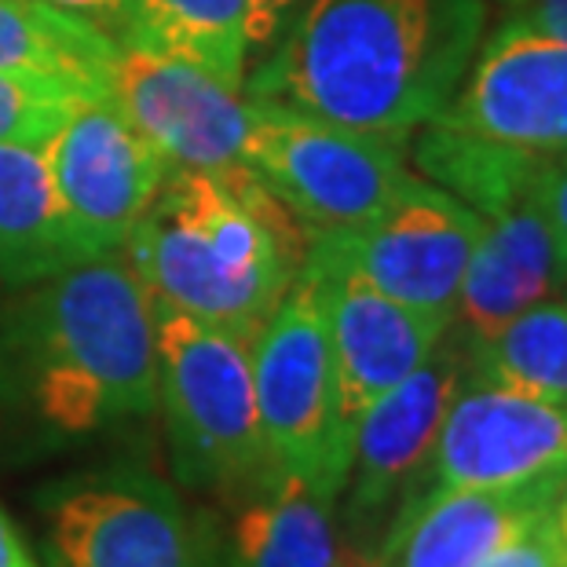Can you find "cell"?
Wrapping results in <instances>:
<instances>
[{"mask_svg":"<svg viewBox=\"0 0 567 567\" xmlns=\"http://www.w3.org/2000/svg\"><path fill=\"white\" fill-rule=\"evenodd\" d=\"M484 0H297L246 95L410 143L462 84Z\"/></svg>","mask_w":567,"mask_h":567,"instance_id":"1","label":"cell"},{"mask_svg":"<svg viewBox=\"0 0 567 567\" xmlns=\"http://www.w3.org/2000/svg\"><path fill=\"white\" fill-rule=\"evenodd\" d=\"M0 406L55 446L158 410L154 305L122 249L11 293L0 308Z\"/></svg>","mask_w":567,"mask_h":567,"instance_id":"2","label":"cell"},{"mask_svg":"<svg viewBox=\"0 0 567 567\" xmlns=\"http://www.w3.org/2000/svg\"><path fill=\"white\" fill-rule=\"evenodd\" d=\"M308 243L252 168L227 176L168 168L122 252L154 308L257 344L305 268Z\"/></svg>","mask_w":567,"mask_h":567,"instance_id":"3","label":"cell"},{"mask_svg":"<svg viewBox=\"0 0 567 567\" xmlns=\"http://www.w3.org/2000/svg\"><path fill=\"white\" fill-rule=\"evenodd\" d=\"M154 337L176 480L190 491L257 494L275 473L252 389V341L168 308H154Z\"/></svg>","mask_w":567,"mask_h":567,"instance_id":"4","label":"cell"},{"mask_svg":"<svg viewBox=\"0 0 567 567\" xmlns=\"http://www.w3.org/2000/svg\"><path fill=\"white\" fill-rule=\"evenodd\" d=\"M44 567H224L213 516L143 465H103L38 491Z\"/></svg>","mask_w":567,"mask_h":567,"instance_id":"5","label":"cell"},{"mask_svg":"<svg viewBox=\"0 0 567 567\" xmlns=\"http://www.w3.org/2000/svg\"><path fill=\"white\" fill-rule=\"evenodd\" d=\"M252 389L275 476H297L337 502L352 440L337 417L333 355L316 279L300 268L252 344Z\"/></svg>","mask_w":567,"mask_h":567,"instance_id":"6","label":"cell"},{"mask_svg":"<svg viewBox=\"0 0 567 567\" xmlns=\"http://www.w3.org/2000/svg\"><path fill=\"white\" fill-rule=\"evenodd\" d=\"M252 103L246 165L311 235L352 231L373 220L414 173L406 143Z\"/></svg>","mask_w":567,"mask_h":567,"instance_id":"7","label":"cell"},{"mask_svg":"<svg viewBox=\"0 0 567 567\" xmlns=\"http://www.w3.org/2000/svg\"><path fill=\"white\" fill-rule=\"evenodd\" d=\"M480 231L484 216L414 173L373 220L352 231L311 235L305 260L344 268L406 308L454 322Z\"/></svg>","mask_w":567,"mask_h":567,"instance_id":"8","label":"cell"},{"mask_svg":"<svg viewBox=\"0 0 567 567\" xmlns=\"http://www.w3.org/2000/svg\"><path fill=\"white\" fill-rule=\"evenodd\" d=\"M106 100L136 125L168 168L209 176L249 168V95L205 66L117 44Z\"/></svg>","mask_w":567,"mask_h":567,"instance_id":"9","label":"cell"},{"mask_svg":"<svg viewBox=\"0 0 567 567\" xmlns=\"http://www.w3.org/2000/svg\"><path fill=\"white\" fill-rule=\"evenodd\" d=\"M44 154L84 260L122 249L168 176L162 154L106 95L84 100L44 143Z\"/></svg>","mask_w":567,"mask_h":567,"instance_id":"10","label":"cell"},{"mask_svg":"<svg viewBox=\"0 0 567 567\" xmlns=\"http://www.w3.org/2000/svg\"><path fill=\"white\" fill-rule=\"evenodd\" d=\"M535 158L567 154V41L505 19L480 41L451 103L432 117Z\"/></svg>","mask_w":567,"mask_h":567,"instance_id":"11","label":"cell"},{"mask_svg":"<svg viewBox=\"0 0 567 567\" xmlns=\"http://www.w3.org/2000/svg\"><path fill=\"white\" fill-rule=\"evenodd\" d=\"M468 381V348L451 341V330L440 348L403 378L392 392L373 400L352 432V462H348V520L352 527L378 524L384 509L429 468L436 451L446 410Z\"/></svg>","mask_w":567,"mask_h":567,"instance_id":"12","label":"cell"},{"mask_svg":"<svg viewBox=\"0 0 567 567\" xmlns=\"http://www.w3.org/2000/svg\"><path fill=\"white\" fill-rule=\"evenodd\" d=\"M425 473L429 487H520L567 476V406L465 381Z\"/></svg>","mask_w":567,"mask_h":567,"instance_id":"13","label":"cell"},{"mask_svg":"<svg viewBox=\"0 0 567 567\" xmlns=\"http://www.w3.org/2000/svg\"><path fill=\"white\" fill-rule=\"evenodd\" d=\"M305 271L316 279L322 293L333 355L337 417L352 440L363 410L425 363L451 330V322L400 305L344 268L305 260Z\"/></svg>","mask_w":567,"mask_h":567,"instance_id":"14","label":"cell"},{"mask_svg":"<svg viewBox=\"0 0 567 567\" xmlns=\"http://www.w3.org/2000/svg\"><path fill=\"white\" fill-rule=\"evenodd\" d=\"M535 480L520 487H429L406 494L384 535V567H476L509 538L553 516L560 484Z\"/></svg>","mask_w":567,"mask_h":567,"instance_id":"15","label":"cell"},{"mask_svg":"<svg viewBox=\"0 0 567 567\" xmlns=\"http://www.w3.org/2000/svg\"><path fill=\"white\" fill-rule=\"evenodd\" d=\"M564 289L567 264L560 260L538 202L527 198L513 209L484 216L451 326L462 330L465 344H480L505 330L520 311L560 297Z\"/></svg>","mask_w":567,"mask_h":567,"instance_id":"16","label":"cell"},{"mask_svg":"<svg viewBox=\"0 0 567 567\" xmlns=\"http://www.w3.org/2000/svg\"><path fill=\"white\" fill-rule=\"evenodd\" d=\"M44 143H0V293L81 264Z\"/></svg>","mask_w":567,"mask_h":567,"instance_id":"17","label":"cell"},{"mask_svg":"<svg viewBox=\"0 0 567 567\" xmlns=\"http://www.w3.org/2000/svg\"><path fill=\"white\" fill-rule=\"evenodd\" d=\"M117 41L48 0H0V70L106 95Z\"/></svg>","mask_w":567,"mask_h":567,"instance_id":"18","label":"cell"},{"mask_svg":"<svg viewBox=\"0 0 567 567\" xmlns=\"http://www.w3.org/2000/svg\"><path fill=\"white\" fill-rule=\"evenodd\" d=\"M333 498L297 476H275L238 513L224 567H337Z\"/></svg>","mask_w":567,"mask_h":567,"instance_id":"19","label":"cell"},{"mask_svg":"<svg viewBox=\"0 0 567 567\" xmlns=\"http://www.w3.org/2000/svg\"><path fill=\"white\" fill-rule=\"evenodd\" d=\"M114 41L187 59L246 89V0H125Z\"/></svg>","mask_w":567,"mask_h":567,"instance_id":"20","label":"cell"},{"mask_svg":"<svg viewBox=\"0 0 567 567\" xmlns=\"http://www.w3.org/2000/svg\"><path fill=\"white\" fill-rule=\"evenodd\" d=\"M417 132H421L414 147L417 168L432 184L451 190L454 198H462L480 216H494L535 198L538 173L546 158L465 136V132H454L440 122L421 125Z\"/></svg>","mask_w":567,"mask_h":567,"instance_id":"21","label":"cell"},{"mask_svg":"<svg viewBox=\"0 0 567 567\" xmlns=\"http://www.w3.org/2000/svg\"><path fill=\"white\" fill-rule=\"evenodd\" d=\"M468 348V381L567 406V305L542 300Z\"/></svg>","mask_w":567,"mask_h":567,"instance_id":"22","label":"cell"},{"mask_svg":"<svg viewBox=\"0 0 567 567\" xmlns=\"http://www.w3.org/2000/svg\"><path fill=\"white\" fill-rule=\"evenodd\" d=\"M84 100L63 81L0 70V143H48Z\"/></svg>","mask_w":567,"mask_h":567,"instance_id":"23","label":"cell"},{"mask_svg":"<svg viewBox=\"0 0 567 567\" xmlns=\"http://www.w3.org/2000/svg\"><path fill=\"white\" fill-rule=\"evenodd\" d=\"M476 567H567V546L553 527V516H546L542 524L527 527L524 535L498 546Z\"/></svg>","mask_w":567,"mask_h":567,"instance_id":"24","label":"cell"},{"mask_svg":"<svg viewBox=\"0 0 567 567\" xmlns=\"http://www.w3.org/2000/svg\"><path fill=\"white\" fill-rule=\"evenodd\" d=\"M535 202H538L542 216H546L560 260L567 264V154H560V158H546V165H542V173H538Z\"/></svg>","mask_w":567,"mask_h":567,"instance_id":"25","label":"cell"},{"mask_svg":"<svg viewBox=\"0 0 567 567\" xmlns=\"http://www.w3.org/2000/svg\"><path fill=\"white\" fill-rule=\"evenodd\" d=\"M297 8V0H246V41H249V52L260 48L268 52L271 41L279 38L289 11Z\"/></svg>","mask_w":567,"mask_h":567,"instance_id":"26","label":"cell"},{"mask_svg":"<svg viewBox=\"0 0 567 567\" xmlns=\"http://www.w3.org/2000/svg\"><path fill=\"white\" fill-rule=\"evenodd\" d=\"M509 19L524 27L567 41V0H513Z\"/></svg>","mask_w":567,"mask_h":567,"instance_id":"27","label":"cell"},{"mask_svg":"<svg viewBox=\"0 0 567 567\" xmlns=\"http://www.w3.org/2000/svg\"><path fill=\"white\" fill-rule=\"evenodd\" d=\"M48 4L74 11V16L89 19L92 27H100L103 33H111L114 38V27H117V19H122L125 0H48Z\"/></svg>","mask_w":567,"mask_h":567,"instance_id":"28","label":"cell"},{"mask_svg":"<svg viewBox=\"0 0 567 567\" xmlns=\"http://www.w3.org/2000/svg\"><path fill=\"white\" fill-rule=\"evenodd\" d=\"M0 567H41L38 560L30 557L27 542H22L19 527L11 524L4 505H0Z\"/></svg>","mask_w":567,"mask_h":567,"instance_id":"29","label":"cell"},{"mask_svg":"<svg viewBox=\"0 0 567 567\" xmlns=\"http://www.w3.org/2000/svg\"><path fill=\"white\" fill-rule=\"evenodd\" d=\"M553 527H557V535L560 542L567 546V480L560 484V494H557V502H553Z\"/></svg>","mask_w":567,"mask_h":567,"instance_id":"30","label":"cell"},{"mask_svg":"<svg viewBox=\"0 0 567 567\" xmlns=\"http://www.w3.org/2000/svg\"><path fill=\"white\" fill-rule=\"evenodd\" d=\"M337 567H384L378 557H370V553H363L359 546H352V549H344L341 557H337Z\"/></svg>","mask_w":567,"mask_h":567,"instance_id":"31","label":"cell"},{"mask_svg":"<svg viewBox=\"0 0 567 567\" xmlns=\"http://www.w3.org/2000/svg\"><path fill=\"white\" fill-rule=\"evenodd\" d=\"M564 305H567V289H564Z\"/></svg>","mask_w":567,"mask_h":567,"instance_id":"32","label":"cell"},{"mask_svg":"<svg viewBox=\"0 0 567 567\" xmlns=\"http://www.w3.org/2000/svg\"><path fill=\"white\" fill-rule=\"evenodd\" d=\"M502 4H513V0H502Z\"/></svg>","mask_w":567,"mask_h":567,"instance_id":"33","label":"cell"}]
</instances>
